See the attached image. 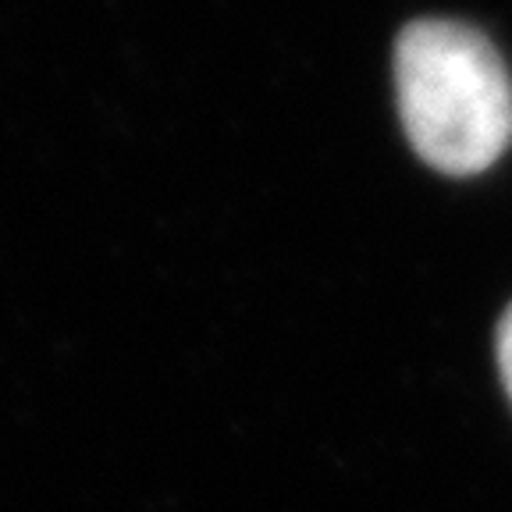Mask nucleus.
Returning a JSON list of instances; mask_svg holds the SVG:
<instances>
[{
  "label": "nucleus",
  "mask_w": 512,
  "mask_h": 512,
  "mask_svg": "<svg viewBox=\"0 0 512 512\" xmlns=\"http://www.w3.org/2000/svg\"><path fill=\"white\" fill-rule=\"evenodd\" d=\"M399 114L413 150L445 175H477L512 143V79L488 36L413 22L395 43Z\"/></svg>",
  "instance_id": "1"
},
{
  "label": "nucleus",
  "mask_w": 512,
  "mask_h": 512,
  "mask_svg": "<svg viewBox=\"0 0 512 512\" xmlns=\"http://www.w3.org/2000/svg\"><path fill=\"white\" fill-rule=\"evenodd\" d=\"M498 367H502L505 392H509V399H512V306L505 310L502 328H498Z\"/></svg>",
  "instance_id": "2"
}]
</instances>
